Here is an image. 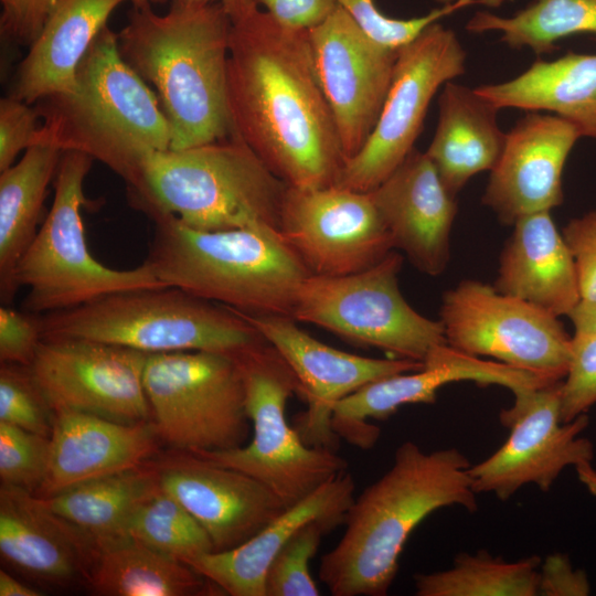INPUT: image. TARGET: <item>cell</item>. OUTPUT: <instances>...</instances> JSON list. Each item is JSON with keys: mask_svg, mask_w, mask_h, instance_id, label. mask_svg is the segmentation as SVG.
<instances>
[{"mask_svg": "<svg viewBox=\"0 0 596 596\" xmlns=\"http://www.w3.org/2000/svg\"><path fill=\"white\" fill-rule=\"evenodd\" d=\"M221 4L232 22L227 97L234 134L288 185H333L345 158L307 31L279 24L253 0Z\"/></svg>", "mask_w": 596, "mask_h": 596, "instance_id": "obj_1", "label": "cell"}, {"mask_svg": "<svg viewBox=\"0 0 596 596\" xmlns=\"http://www.w3.org/2000/svg\"><path fill=\"white\" fill-rule=\"evenodd\" d=\"M471 464L457 448L424 451L401 444L389 470L354 498L344 532L320 561L319 579L333 596H385L404 546L416 526L438 509H478Z\"/></svg>", "mask_w": 596, "mask_h": 596, "instance_id": "obj_2", "label": "cell"}, {"mask_svg": "<svg viewBox=\"0 0 596 596\" xmlns=\"http://www.w3.org/2000/svg\"><path fill=\"white\" fill-rule=\"evenodd\" d=\"M231 29L220 2L172 0L164 14L132 6L117 32L120 55L158 96L170 149L234 135L227 97Z\"/></svg>", "mask_w": 596, "mask_h": 596, "instance_id": "obj_3", "label": "cell"}, {"mask_svg": "<svg viewBox=\"0 0 596 596\" xmlns=\"http://www.w3.org/2000/svg\"><path fill=\"white\" fill-rule=\"evenodd\" d=\"M35 106L42 119L35 143L85 153L126 185L151 155L170 148V126L158 96L123 58L117 32L108 25L79 63L74 88Z\"/></svg>", "mask_w": 596, "mask_h": 596, "instance_id": "obj_4", "label": "cell"}, {"mask_svg": "<svg viewBox=\"0 0 596 596\" xmlns=\"http://www.w3.org/2000/svg\"><path fill=\"white\" fill-rule=\"evenodd\" d=\"M288 184L237 136L151 155L126 185L128 203L151 221L173 216L204 232L279 231Z\"/></svg>", "mask_w": 596, "mask_h": 596, "instance_id": "obj_5", "label": "cell"}, {"mask_svg": "<svg viewBox=\"0 0 596 596\" xmlns=\"http://www.w3.org/2000/svg\"><path fill=\"white\" fill-rule=\"evenodd\" d=\"M152 222L145 262L160 281L242 313L291 317L310 273L279 231L204 232L173 216Z\"/></svg>", "mask_w": 596, "mask_h": 596, "instance_id": "obj_6", "label": "cell"}, {"mask_svg": "<svg viewBox=\"0 0 596 596\" xmlns=\"http://www.w3.org/2000/svg\"><path fill=\"white\" fill-rule=\"evenodd\" d=\"M41 328L43 339H88L146 354L235 355L266 340L234 309L169 285L118 291L41 315Z\"/></svg>", "mask_w": 596, "mask_h": 596, "instance_id": "obj_7", "label": "cell"}, {"mask_svg": "<svg viewBox=\"0 0 596 596\" xmlns=\"http://www.w3.org/2000/svg\"><path fill=\"white\" fill-rule=\"evenodd\" d=\"M93 161L78 151L62 153L51 209L15 270L18 287L28 289L24 311L45 315L118 291L166 285L146 262L131 269H116L91 253L82 211L94 210L97 203L84 190Z\"/></svg>", "mask_w": 596, "mask_h": 596, "instance_id": "obj_8", "label": "cell"}, {"mask_svg": "<svg viewBox=\"0 0 596 596\" xmlns=\"http://www.w3.org/2000/svg\"><path fill=\"white\" fill-rule=\"evenodd\" d=\"M234 356L243 379L253 438L236 448L194 454L257 479L288 508L345 471L348 462L336 450L307 445L288 424L287 401L295 394L300 396L301 387L268 341Z\"/></svg>", "mask_w": 596, "mask_h": 596, "instance_id": "obj_9", "label": "cell"}, {"mask_svg": "<svg viewBox=\"0 0 596 596\" xmlns=\"http://www.w3.org/2000/svg\"><path fill=\"white\" fill-rule=\"evenodd\" d=\"M403 256L391 252L373 266L349 275H309L300 284L291 318L313 323L359 345L423 362L447 343L439 320L417 312L398 286Z\"/></svg>", "mask_w": 596, "mask_h": 596, "instance_id": "obj_10", "label": "cell"}, {"mask_svg": "<svg viewBox=\"0 0 596 596\" xmlns=\"http://www.w3.org/2000/svg\"><path fill=\"white\" fill-rule=\"evenodd\" d=\"M143 385L159 437L173 448L220 451L246 444L251 422L234 355L148 354Z\"/></svg>", "mask_w": 596, "mask_h": 596, "instance_id": "obj_11", "label": "cell"}, {"mask_svg": "<svg viewBox=\"0 0 596 596\" xmlns=\"http://www.w3.org/2000/svg\"><path fill=\"white\" fill-rule=\"evenodd\" d=\"M466 51L438 21L398 47L391 86L363 148L345 160L334 185L370 192L409 155L440 86L465 73Z\"/></svg>", "mask_w": 596, "mask_h": 596, "instance_id": "obj_12", "label": "cell"}, {"mask_svg": "<svg viewBox=\"0 0 596 596\" xmlns=\"http://www.w3.org/2000/svg\"><path fill=\"white\" fill-rule=\"evenodd\" d=\"M440 319L447 344L556 382L566 374L572 347L558 317L494 286L465 279L446 290Z\"/></svg>", "mask_w": 596, "mask_h": 596, "instance_id": "obj_13", "label": "cell"}, {"mask_svg": "<svg viewBox=\"0 0 596 596\" xmlns=\"http://www.w3.org/2000/svg\"><path fill=\"white\" fill-rule=\"evenodd\" d=\"M561 383L513 394V405L500 412L501 424L510 429L508 439L469 468L477 494L493 493L508 500L529 483L546 492L566 467L593 460L592 441L579 437L588 416L562 422Z\"/></svg>", "mask_w": 596, "mask_h": 596, "instance_id": "obj_14", "label": "cell"}, {"mask_svg": "<svg viewBox=\"0 0 596 596\" xmlns=\"http://www.w3.org/2000/svg\"><path fill=\"white\" fill-rule=\"evenodd\" d=\"M279 232L311 275L364 270L394 248L371 192L288 185Z\"/></svg>", "mask_w": 596, "mask_h": 596, "instance_id": "obj_15", "label": "cell"}, {"mask_svg": "<svg viewBox=\"0 0 596 596\" xmlns=\"http://www.w3.org/2000/svg\"><path fill=\"white\" fill-rule=\"evenodd\" d=\"M148 354L88 339H43L30 371L53 412L74 411L120 423L148 422Z\"/></svg>", "mask_w": 596, "mask_h": 596, "instance_id": "obj_16", "label": "cell"}, {"mask_svg": "<svg viewBox=\"0 0 596 596\" xmlns=\"http://www.w3.org/2000/svg\"><path fill=\"white\" fill-rule=\"evenodd\" d=\"M307 35L348 160L363 148L377 123L398 49L375 41L340 6Z\"/></svg>", "mask_w": 596, "mask_h": 596, "instance_id": "obj_17", "label": "cell"}, {"mask_svg": "<svg viewBox=\"0 0 596 596\" xmlns=\"http://www.w3.org/2000/svg\"><path fill=\"white\" fill-rule=\"evenodd\" d=\"M237 312L281 354L299 380L307 409L297 416L296 429L312 447L336 450L339 446L331 419L343 397L373 381L424 366V362L407 359H375L340 351L311 337L291 317Z\"/></svg>", "mask_w": 596, "mask_h": 596, "instance_id": "obj_18", "label": "cell"}, {"mask_svg": "<svg viewBox=\"0 0 596 596\" xmlns=\"http://www.w3.org/2000/svg\"><path fill=\"white\" fill-rule=\"evenodd\" d=\"M423 362L421 370L373 381L339 401L331 419L336 435L361 449H370L380 436V428L369 424L370 419H386L407 404H433L438 390L453 382L497 384L513 394L549 383L534 373L481 360L447 343L434 348Z\"/></svg>", "mask_w": 596, "mask_h": 596, "instance_id": "obj_19", "label": "cell"}, {"mask_svg": "<svg viewBox=\"0 0 596 596\" xmlns=\"http://www.w3.org/2000/svg\"><path fill=\"white\" fill-rule=\"evenodd\" d=\"M155 469L160 487L205 530L214 552L241 545L286 509L257 479L194 453L179 450Z\"/></svg>", "mask_w": 596, "mask_h": 596, "instance_id": "obj_20", "label": "cell"}, {"mask_svg": "<svg viewBox=\"0 0 596 596\" xmlns=\"http://www.w3.org/2000/svg\"><path fill=\"white\" fill-rule=\"evenodd\" d=\"M581 137L575 125L557 115L528 111L505 132L482 203L508 225L562 204L563 170Z\"/></svg>", "mask_w": 596, "mask_h": 596, "instance_id": "obj_21", "label": "cell"}, {"mask_svg": "<svg viewBox=\"0 0 596 596\" xmlns=\"http://www.w3.org/2000/svg\"><path fill=\"white\" fill-rule=\"evenodd\" d=\"M394 248L429 276L440 275L450 258V234L458 211L425 152L413 149L370 191Z\"/></svg>", "mask_w": 596, "mask_h": 596, "instance_id": "obj_22", "label": "cell"}, {"mask_svg": "<svg viewBox=\"0 0 596 596\" xmlns=\"http://www.w3.org/2000/svg\"><path fill=\"white\" fill-rule=\"evenodd\" d=\"M96 541L53 512L44 499L22 488L0 487V554L40 582L65 586L87 581Z\"/></svg>", "mask_w": 596, "mask_h": 596, "instance_id": "obj_23", "label": "cell"}, {"mask_svg": "<svg viewBox=\"0 0 596 596\" xmlns=\"http://www.w3.org/2000/svg\"><path fill=\"white\" fill-rule=\"evenodd\" d=\"M155 423H120L102 416L54 413L50 454L40 497L81 482L143 466L158 449Z\"/></svg>", "mask_w": 596, "mask_h": 596, "instance_id": "obj_24", "label": "cell"}, {"mask_svg": "<svg viewBox=\"0 0 596 596\" xmlns=\"http://www.w3.org/2000/svg\"><path fill=\"white\" fill-rule=\"evenodd\" d=\"M355 483L350 472L342 471L299 502L286 508L241 545L221 552H209L187 564L231 596H266L267 570L288 540L311 521L329 522L334 528L344 523L354 500Z\"/></svg>", "mask_w": 596, "mask_h": 596, "instance_id": "obj_25", "label": "cell"}, {"mask_svg": "<svg viewBox=\"0 0 596 596\" xmlns=\"http://www.w3.org/2000/svg\"><path fill=\"white\" fill-rule=\"evenodd\" d=\"M512 225L494 288L556 317L568 316L582 299L578 276L550 211L523 215Z\"/></svg>", "mask_w": 596, "mask_h": 596, "instance_id": "obj_26", "label": "cell"}, {"mask_svg": "<svg viewBox=\"0 0 596 596\" xmlns=\"http://www.w3.org/2000/svg\"><path fill=\"white\" fill-rule=\"evenodd\" d=\"M125 1L63 0L29 45L10 95L32 105L71 92L79 63L113 11Z\"/></svg>", "mask_w": 596, "mask_h": 596, "instance_id": "obj_27", "label": "cell"}, {"mask_svg": "<svg viewBox=\"0 0 596 596\" xmlns=\"http://www.w3.org/2000/svg\"><path fill=\"white\" fill-rule=\"evenodd\" d=\"M499 108L476 88L447 82L438 99V121L425 153L448 192L457 196L466 183L496 166L505 140Z\"/></svg>", "mask_w": 596, "mask_h": 596, "instance_id": "obj_28", "label": "cell"}, {"mask_svg": "<svg viewBox=\"0 0 596 596\" xmlns=\"http://www.w3.org/2000/svg\"><path fill=\"white\" fill-rule=\"evenodd\" d=\"M476 89L499 109L550 111L575 125L582 137L596 139V54L536 60L510 81Z\"/></svg>", "mask_w": 596, "mask_h": 596, "instance_id": "obj_29", "label": "cell"}, {"mask_svg": "<svg viewBox=\"0 0 596 596\" xmlns=\"http://www.w3.org/2000/svg\"><path fill=\"white\" fill-rule=\"evenodd\" d=\"M63 151L40 142L0 171V299L10 305L19 289L15 270L38 234L50 183Z\"/></svg>", "mask_w": 596, "mask_h": 596, "instance_id": "obj_30", "label": "cell"}, {"mask_svg": "<svg viewBox=\"0 0 596 596\" xmlns=\"http://www.w3.org/2000/svg\"><path fill=\"white\" fill-rule=\"evenodd\" d=\"M103 596H194L221 589L189 564L130 538L98 545L87 577Z\"/></svg>", "mask_w": 596, "mask_h": 596, "instance_id": "obj_31", "label": "cell"}, {"mask_svg": "<svg viewBox=\"0 0 596 596\" xmlns=\"http://www.w3.org/2000/svg\"><path fill=\"white\" fill-rule=\"evenodd\" d=\"M157 486L155 467H137L87 480L42 498L53 512L100 545L127 538L128 521Z\"/></svg>", "mask_w": 596, "mask_h": 596, "instance_id": "obj_32", "label": "cell"}, {"mask_svg": "<svg viewBox=\"0 0 596 596\" xmlns=\"http://www.w3.org/2000/svg\"><path fill=\"white\" fill-rule=\"evenodd\" d=\"M541 562L538 555L507 562L487 550L460 553L447 570L415 574V595L536 596Z\"/></svg>", "mask_w": 596, "mask_h": 596, "instance_id": "obj_33", "label": "cell"}, {"mask_svg": "<svg viewBox=\"0 0 596 596\" xmlns=\"http://www.w3.org/2000/svg\"><path fill=\"white\" fill-rule=\"evenodd\" d=\"M466 29L472 33L500 32L501 41L512 49L528 46L535 54L551 53L555 43L568 35L596 36V0H532L510 18L479 11Z\"/></svg>", "mask_w": 596, "mask_h": 596, "instance_id": "obj_34", "label": "cell"}, {"mask_svg": "<svg viewBox=\"0 0 596 596\" xmlns=\"http://www.w3.org/2000/svg\"><path fill=\"white\" fill-rule=\"evenodd\" d=\"M125 536L184 563L214 552L205 530L159 482L128 521Z\"/></svg>", "mask_w": 596, "mask_h": 596, "instance_id": "obj_35", "label": "cell"}, {"mask_svg": "<svg viewBox=\"0 0 596 596\" xmlns=\"http://www.w3.org/2000/svg\"><path fill=\"white\" fill-rule=\"evenodd\" d=\"M329 522L316 520L300 528L272 561L265 578L266 596H318L309 562L316 555L322 535L334 530Z\"/></svg>", "mask_w": 596, "mask_h": 596, "instance_id": "obj_36", "label": "cell"}, {"mask_svg": "<svg viewBox=\"0 0 596 596\" xmlns=\"http://www.w3.org/2000/svg\"><path fill=\"white\" fill-rule=\"evenodd\" d=\"M54 412L30 368L1 363L0 422L50 437Z\"/></svg>", "mask_w": 596, "mask_h": 596, "instance_id": "obj_37", "label": "cell"}, {"mask_svg": "<svg viewBox=\"0 0 596 596\" xmlns=\"http://www.w3.org/2000/svg\"><path fill=\"white\" fill-rule=\"evenodd\" d=\"M50 437L0 422L1 485L40 489L47 468Z\"/></svg>", "mask_w": 596, "mask_h": 596, "instance_id": "obj_38", "label": "cell"}, {"mask_svg": "<svg viewBox=\"0 0 596 596\" xmlns=\"http://www.w3.org/2000/svg\"><path fill=\"white\" fill-rule=\"evenodd\" d=\"M354 21L375 41L398 49L414 40L429 24L482 0H456L412 19H395L384 14L374 0H337Z\"/></svg>", "mask_w": 596, "mask_h": 596, "instance_id": "obj_39", "label": "cell"}, {"mask_svg": "<svg viewBox=\"0 0 596 596\" xmlns=\"http://www.w3.org/2000/svg\"><path fill=\"white\" fill-rule=\"evenodd\" d=\"M561 383V418L574 421L596 403V334L575 331L567 371Z\"/></svg>", "mask_w": 596, "mask_h": 596, "instance_id": "obj_40", "label": "cell"}, {"mask_svg": "<svg viewBox=\"0 0 596 596\" xmlns=\"http://www.w3.org/2000/svg\"><path fill=\"white\" fill-rule=\"evenodd\" d=\"M42 340L41 315L20 311L9 305L1 306V363L30 366Z\"/></svg>", "mask_w": 596, "mask_h": 596, "instance_id": "obj_41", "label": "cell"}, {"mask_svg": "<svg viewBox=\"0 0 596 596\" xmlns=\"http://www.w3.org/2000/svg\"><path fill=\"white\" fill-rule=\"evenodd\" d=\"M40 114L32 106L11 95L0 100V171L15 163L21 151L35 143Z\"/></svg>", "mask_w": 596, "mask_h": 596, "instance_id": "obj_42", "label": "cell"}, {"mask_svg": "<svg viewBox=\"0 0 596 596\" xmlns=\"http://www.w3.org/2000/svg\"><path fill=\"white\" fill-rule=\"evenodd\" d=\"M574 258L581 300L596 301V210L574 217L561 231Z\"/></svg>", "mask_w": 596, "mask_h": 596, "instance_id": "obj_43", "label": "cell"}, {"mask_svg": "<svg viewBox=\"0 0 596 596\" xmlns=\"http://www.w3.org/2000/svg\"><path fill=\"white\" fill-rule=\"evenodd\" d=\"M63 0H0L3 38L30 45L44 22Z\"/></svg>", "mask_w": 596, "mask_h": 596, "instance_id": "obj_44", "label": "cell"}, {"mask_svg": "<svg viewBox=\"0 0 596 596\" xmlns=\"http://www.w3.org/2000/svg\"><path fill=\"white\" fill-rule=\"evenodd\" d=\"M279 24L308 31L324 21L338 7L337 0H253Z\"/></svg>", "mask_w": 596, "mask_h": 596, "instance_id": "obj_45", "label": "cell"}, {"mask_svg": "<svg viewBox=\"0 0 596 596\" xmlns=\"http://www.w3.org/2000/svg\"><path fill=\"white\" fill-rule=\"evenodd\" d=\"M590 592L586 574L573 567L568 557L561 553L547 555L539 571L538 595L585 596Z\"/></svg>", "mask_w": 596, "mask_h": 596, "instance_id": "obj_46", "label": "cell"}, {"mask_svg": "<svg viewBox=\"0 0 596 596\" xmlns=\"http://www.w3.org/2000/svg\"><path fill=\"white\" fill-rule=\"evenodd\" d=\"M567 317L574 324L575 331L596 334V301L581 300Z\"/></svg>", "mask_w": 596, "mask_h": 596, "instance_id": "obj_47", "label": "cell"}, {"mask_svg": "<svg viewBox=\"0 0 596 596\" xmlns=\"http://www.w3.org/2000/svg\"><path fill=\"white\" fill-rule=\"evenodd\" d=\"M41 590L19 581L14 576L0 571V596H41Z\"/></svg>", "mask_w": 596, "mask_h": 596, "instance_id": "obj_48", "label": "cell"}, {"mask_svg": "<svg viewBox=\"0 0 596 596\" xmlns=\"http://www.w3.org/2000/svg\"><path fill=\"white\" fill-rule=\"evenodd\" d=\"M578 479L585 485V487L596 496V470L592 467L590 462H583L576 467Z\"/></svg>", "mask_w": 596, "mask_h": 596, "instance_id": "obj_49", "label": "cell"}, {"mask_svg": "<svg viewBox=\"0 0 596 596\" xmlns=\"http://www.w3.org/2000/svg\"><path fill=\"white\" fill-rule=\"evenodd\" d=\"M437 3H439L440 6H444V4H448V3H451L456 0H433ZM486 2V6H489V7H498L502 3L503 0H483Z\"/></svg>", "mask_w": 596, "mask_h": 596, "instance_id": "obj_50", "label": "cell"}, {"mask_svg": "<svg viewBox=\"0 0 596 596\" xmlns=\"http://www.w3.org/2000/svg\"><path fill=\"white\" fill-rule=\"evenodd\" d=\"M134 7L152 6V3H162L166 0H128Z\"/></svg>", "mask_w": 596, "mask_h": 596, "instance_id": "obj_51", "label": "cell"}, {"mask_svg": "<svg viewBox=\"0 0 596 596\" xmlns=\"http://www.w3.org/2000/svg\"><path fill=\"white\" fill-rule=\"evenodd\" d=\"M180 1L196 2V3H209V2H214L215 0H180ZM223 1H226V0H219V2H223Z\"/></svg>", "mask_w": 596, "mask_h": 596, "instance_id": "obj_52", "label": "cell"}]
</instances>
